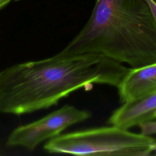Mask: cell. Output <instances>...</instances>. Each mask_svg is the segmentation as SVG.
I'll return each instance as SVG.
<instances>
[{
  "mask_svg": "<svg viewBox=\"0 0 156 156\" xmlns=\"http://www.w3.org/2000/svg\"><path fill=\"white\" fill-rule=\"evenodd\" d=\"M129 68L99 54H60L0 71V112L21 115L57 105L94 83L118 87Z\"/></svg>",
  "mask_w": 156,
  "mask_h": 156,
  "instance_id": "1",
  "label": "cell"
},
{
  "mask_svg": "<svg viewBox=\"0 0 156 156\" xmlns=\"http://www.w3.org/2000/svg\"><path fill=\"white\" fill-rule=\"evenodd\" d=\"M58 54H99L131 68L156 63V20L145 0H96L87 23Z\"/></svg>",
  "mask_w": 156,
  "mask_h": 156,
  "instance_id": "2",
  "label": "cell"
},
{
  "mask_svg": "<svg viewBox=\"0 0 156 156\" xmlns=\"http://www.w3.org/2000/svg\"><path fill=\"white\" fill-rule=\"evenodd\" d=\"M43 148L51 154L149 156L156 150V138L112 125L60 134L49 140Z\"/></svg>",
  "mask_w": 156,
  "mask_h": 156,
  "instance_id": "3",
  "label": "cell"
},
{
  "mask_svg": "<svg viewBox=\"0 0 156 156\" xmlns=\"http://www.w3.org/2000/svg\"><path fill=\"white\" fill-rule=\"evenodd\" d=\"M90 116L91 113L87 110L65 105L37 121L16 127L9 135L6 144L33 150L41 142L59 135L69 126Z\"/></svg>",
  "mask_w": 156,
  "mask_h": 156,
  "instance_id": "4",
  "label": "cell"
},
{
  "mask_svg": "<svg viewBox=\"0 0 156 156\" xmlns=\"http://www.w3.org/2000/svg\"><path fill=\"white\" fill-rule=\"evenodd\" d=\"M117 88L122 104L140 99L156 91V63L130 68Z\"/></svg>",
  "mask_w": 156,
  "mask_h": 156,
  "instance_id": "5",
  "label": "cell"
},
{
  "mask_svg": "<svg viewBox=\"0 0 156 156\" xmlns=\"http://www.w3.org/2000/svg\"><path fill=\"white\" fill-rule=\"evenodd\" d=\"M156 91L140 99L123 103L110 116L108 122L129 129L135 126L155 119Z\"/></svg>",
  "mask_w": 156,
  "mask_h": 156,
  "instance_id": "6",
  "label": "cell"
},
{
  "mask_svg": "<svg viewBox=\"0 0 156 156\" xmlns=\"http://www.w3.org/2000/svg\"><path fill=\"white\" fill-rule=\"evenodd\" d=\"M141 133L151 135L154 134H156V120L153 119L146 122H144L140 126Z\"/></svg>",
  "mask_w": 156,
  "mask_h": 156,
  "instance_id": "7",
  "label": "cell"
},
{
  "mask_svg": "<svg viewBox=\"0 0 156 156\" xmlns=\"http://www.w3.org/2000/svg\"><path fill=\"white\" fill-rule=\"evenodd\" d=\"M148 4L149 8L156 20V1L155 0H145Z\"/></svg>",
  "mask_w": 156,
  "mask_h": 156,
  "instance_id": "8",
  "label": "cell"
},
{
  "mask_svg": "<svg viewBox=\"0 0 156 156\" xmlns=\"http://www.w3.org/2000/svg\"><path fill=\"white\" fill-rule=\"evenodd\" d=\"M11 0H0V10L6 6Z\"/></svg>",
  "mask_w": 156,
  "mask_h": 156,
  "instance_id": "9",
  "label": "cell"
},
{
  "mask_svg": "<svg viewBox=\"0 0 156 156\" xmlns=\"http://www.w3.org/2000/svg\"><path fill=\"white\" fill-rule=\"evenodd\" d=\"M154 118L156 119V112L155 113V115H154Z\"/></svg>",
  "mask_w": 156,
  "mask_h": 156,
  "instance_id": "10",
  "label": "cell"
},
{
  "mask_svg": "<svg viewBox=\"0 0 156 156\" xmlns=\"http://www.w3.org/2000/svg\"><path fill=\"white\" fill-rule=\"evenodd\" d=\"M154 155H156V150H155V152L154 154Z\"/></svg>",
  "mask_w": 156,
  "mask_h": 156,
  "instance_id": "11",
  "label": "cell"
}]
</instances>
